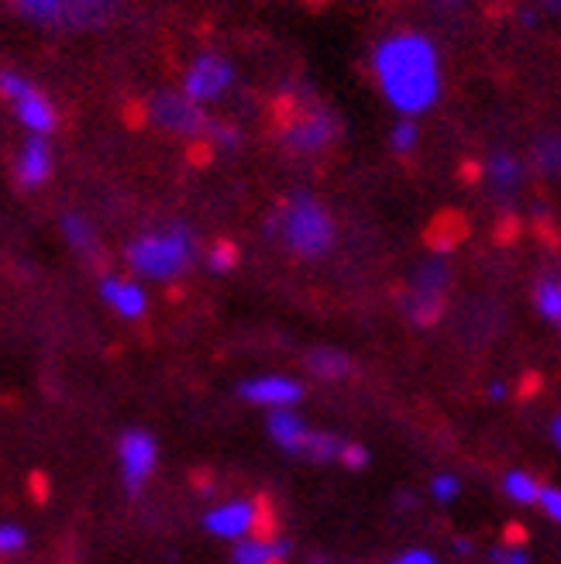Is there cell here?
Listing matches in <instances>:
<instances>
[{
  "label": "cell",
  "mask_w": 561,
  "mask_h": 564,
  "mask_svg": "<svg viewBox=\"0 0 561 564\" xmlns=\"http://www.w3.org/2000/svg\"><path fill=\"white\" fill-rule=\"evenodd\" d=\"M373 76L379 94L400 118H420L441 100V55L420 32H392L373 48Z\"/></svg>",
  "instance_id": "cell-1"
},
{
  "label": "cell",
  "mask_w": 561,
  "mask_h": 564,
  "mask_svg": "<svg viewBox=\"0 0 561 564\" xmlns=\"http://www.w3.org/2000/svg\"><path fill=\"white\" fill-rule=\"evenodd\" d=\"M196 262H201V241L196 231L186 224H162V228L142 231L128 241L125 265L134 279H142L145 286H170L180 282Z\"/></svg>",
  "instance_id": "cell-2"
},
{
  "label": "cell",
  "mask_w": 561,
  "mask_h": 564,
  "mask_svg": "<svg viewBox=\"0 0 561 564\" xmlns=\"http://www.w3.org/2000/svg\"><path fill=\"white\" fill-rule=\"evenodd\" d=\"M269 238L283 245L293 259L317 262L331 256L334 241H338V224H334L331 210L317 200L314 193L296 189L279 204L266 224Z\"/></svg>",
  "instance_id": "cell-3"
},
{
  "label": "cell",
  "mask_w": 561,
  "mask_h": 564,
  "mask_svg": "<svg viewBox=\"0 0 561 564\" xmlns=\"http://www.w3.org/2000/svg\"><path fill=\"white\" fill-rule=\"evenodd\" d=\"M145 121L173 138H186V141H207L214 118L207 115V107L193 104L183 90H155L149 94L145 107H142Z\"/></svg>",
  "instance_id": "cell-4"
},
{
  "label": "cell",
  "mask_w": 561,
  "mask_h": 564,
  "mask_svg": "<svg viewBox=\"0 0 561 564\" xmlns=\"http://www.w3.org/2000/svg\"><path fill=\"white\" fill-rule=\"evenodd\" d=\"M0 97L11 107V115L24 128V134L52 138L60 131V110H55V104L24 73L0 69Z\"/></svg>",
  "instance_id": "cell-5"
},
{
  "label": "cell",
  "mask_w": 561,
  "mask_h": 564,
  "mask_svg": "<svg viewBox=\"0 0 561 564\" xmlns=\"http://www.w3.org/2000/svg\"><path fill=\"white\" fill-rule=\"evenodd\" d=\"M235 63L224 52H196L193 59L186 63L183 76H180V90L201 107H211L217 100H224L235 87Z\"/></svg>",
  "instance_id": "cell-6"
},
{
  "label": "cell",
  "mask_w": 561,
  "mask_h": 564,
  "mask_svg": "<svg viewBox=\"0 0 561 564\" xmlns=\"http://www.w3.org/2000/svg\"><path fill=\"white\" fill-rule=\"evenodd\" d=\"M262 520H266L262 499H224V502H214L211 510H204L201 527L214 541L238 544L245 538L262 533Z\"/></svg>",
  "instance_id": "cell-7"
},
{
  "label": "cell",
  "mask_w": 561,
  "mask_h": 564,
  "mask_svg": "<svg viewBox=\"0 0 561 564\" xmlns=\"http://www.w3.org/2000/svg\"><path fill=\"white\" fill-rule=\"evenodd\" d=\"M447 282H452V272H447V265L441 259H431L417 269L410 290L403 296V314L410 324L417 327H431L438 324L441 310H444V290Z\"/></svg>",
  "instance_id": "cell-8"
},
{
  "label": "cell",
  "mask_w": 561,
  "mask_h": 564,
  "mask_svg": "<svg viewBox=\"0 0 561 564\" xmlns=\"http://www.w3.org/2000/svg\"><path fill=\"white\" fill-rule=\"evenodd\" d=\"M115 455H118V475H121V486L138 496L145 486H149V478L155 475L159 468V441L142 431V427H128L121 437H118V447H115Z\"/></svg>",
  "instance_id": "cell-9"
},
{
  "label": "cell",
  "mask_w": 561,
  "mask_h": 564,
  "mask_svg": "<svg viewBox=\"0 0 561 564\" xmlns=\"http://www.w3.org/2000/svg\"><path fill=\"white\" fill-rule=\"evenodd\" d=\"M338 131H342V124L331 110H324V107L300 110V115L283 128V149L296 159H314L338 138Z\"/></svg>",
  "instance_id": "cell-10"
},
{
  "label": "cell",
  "mask_w": 561,
  "mask_h": 564,
  "mask_svg": "<svg viewBox=\"0 0 561 564\" xmlns=\"http://www.w3.org/2000/svg\"><path fill=\"white\" fill-rule=\"evenodd\" d=\"M97 293H100V303L110 310L115 317L134 324V321H145L149 314V286L142 279H134L131 272H104L100 282H97Z\"/></svg>",
  "instance_id": "cell-11"
},
{
  "label": "cell",
  "mask_w": 561,
  "mask_h": 564,
  "mask_svg": "<svg viewBox=\"0 0 561 564\" xmlns=\"http://www.w3.org/2000/svg\"><path fill=\"white\" fill-rule=\"evenodd\" d=\"M238 400L269 410H296V403L303 400V382L293 376H279V372H266V376H251L238 382Z\"/></svg>",
  "instance_id": "cell-12"
},
{
  "label": "cell",
  "mask_w": 561,
  "mask_h": 564,
  "mask_svg": "<svg viewBox=\"0 0 561 564\" xmlns=\"http://www.w3.org/2000/svg\"><path fill=\"white\" fill-rule=\"evenodd\" d=\"M55 155H52V138L24 134L21 149L14 155V183L21 189H42L52 180Z\"/></svg>",
  "instance_id": "cell-13"
},
{
  "label": "cell",
  "mask_w": 561,
  "mask_h": 564,
  "mask_svg": "<svg viewBox=\"0 0 561 564\" xmlns=\"http://www.w3.org/2000/svg\"><path fill=\"white\" fill-rule=\"evenodd\" d=\"M266 434H269V441L279 451H283V455L303 458L306 455V444H311L314 427L296 410H269L266 413Z\"/></svg>",
  "instance_id": "cell-14"
},
{
  "label": "cell",
  "mask_w": 561,
  "mask_h": 564,
  "mask_svg": "<svg viewBox=\"0 0 561 564\" xmlns=\"http://www.w3.org/2000/svg\"><path fill=\"white\" fill-rule=\"evenodd\" d=\"M14 18H21L32 28H45V32H69V11L73 0H8Z\"/></svg>",
  "instance_id": "cell-15"
},
{
  "label": "cell",
  "mask_w": 561,
  "mask_h": 564,
  "mask_svg": "<svg viewBox=\"0 0 561 564\" xmlns=\"http://www.w3.org/2000/svg\"><path fill=\"white\" fill-rule=\"evenodd\" d=\"M293 554V544L287 538H272V533H256L231 544V564H287Z\"/></svg>",
  "instance_id": "cell-16"
},
{
  "label": "cell",
  "mask_w": 561,
  "mask_h": 564,
  "mask_svg": "<svg viewBox=\"0 0 561 564\" xmlns=\"http://www.w3.org/2000/svg\"><path fill=\"white\" fill-rule=\"evenodd\" d=\"M60 235H63V241L69 245V251H73L76 259L100 262V256H104L100 235H97V228L83 214H63L60 217Z\"/></svg>",
  "instance_id": "cell-17"
},
{
  "label": "cell",
  "mask_w": 561,
  "mask_h": 564,
  "mask_svg": "<svg viewBox=\"0 0 561 564\" xmlns=\"http://www.w3.org/2000/svg\"><path fill=\"white\" fill-rule=\"evenodd\" d=\"M303 369L311 372L314 379H324V382H338V379L352 376L355 361H352L345 351H338V348H327V345H321V348H311V351L303 355Z\"/></svg>",
  "instance_id": "cell-18"
},
{
  "label": "cell",
  "mask_w": 561,
  "mask_h": 564,
  "mask_svg": "<svg viewBox=\"0 0 561 564\" xmlns=\"http://www.w3.org/2000/svg\"><path fill=\"white\" fill-rule=\"evenodd\" d=\"M121 0H73L69 32H100L115 21Z\"/></svg>",
  "instance_id": "cell-19"
},
{
  "label": "cell",
  "mask_w": 561,
  "mask_h": 564,
  "mask_svg": "<svg viewBox=\"0 0 561 564\" xmlns=\"http://www.w3.org/2000/svg\"><path fill=\"white\" fill-rule=\"evenodd\" d=\"M524 180V165L510 152H493L486 162V183L496 196H514Z\"/></svg>",
  "instance_id": "cell-20"
},
{
  "label": "cell",
  "mask_w": 561,
  "mask_h": 564,
  "mask_svg": "<svg viewBox=\"0 0 561 564\" xmlns=\"http://www.w3.org/2000/svg\"><path fill=\"white\" fill-rule=\"evenodd\" d=\"M503 496L517 506H535L541 499V482L527 471H507L503 475Z\"/></svg>",
  "instance_id": "cell-21"
},
{
  "label": "cell",
  "mask_w": 561,
  "mask_h": 564,
  "mask_svg": "<svg viewBox=\"0 0 561 564\" xmlns=\"http://www.w3.org/2000/svg\"><path fill=\"white\" fill-rule=\"evenodd\" d=\"M535 306H538V314L548 324H558L561 327V279H554V275L538 279V286H535Z\"/></svg>",
  "instance_id": "cell-22"
},
{
  "label": "cell",
  "mask_w": 561,
  "mask_h": 564,
  "mask_svg": "<svg viewBox=\"0 0 561 564\" xmlns=\"http://www.w3.org/2000/svg\"><path fill=\"white\" fill-rule=\"evenodd\" d=\"M345 437H338V434H331V431H317L314 427V434H311V444H306V462H338L342 458V451H345Z\"/></svg>",
  "instance_id": "cell-23"
},
{
  "label": "cell",
  "mask_w": 561,
  "mask_h": 564,
  "mask_svg": "<svg viewBox=\"0 0 561 564\" xmlns=\"http://www.w3.org/2000/svg\"><path fill=\"white\" fill-rule=\"evenodd\" d=\"M32 538H28V530L14 520H0V561H14L28 551Z\"/></svg>",
  "instance_id": "cell-24"
},
{
  "label": "cell",
  "mask_w": 561,
  "mask_h": 564,
  "mask_svg": "<svg viewBox=\"0 0 561 564\" xmlns=\"http://www.w3.org/2000/svg\"><path fill=\"white\" fill-rule=\"evenodd\" d=\"M535 165L544 176H561V134H544L535 145Z\"/></svg>",
  "instance_id": "cell-25"
},
{
  "label": "cell",
  "mask_w": 561,
  "mask_h": 564,
  "mask_svg": "<svg viewBox=\"0 0 561 564\" xmlns=\"http://www.w3.org/2000/svg\"><path fill=\"white\" fill-rule=\"evenodd\" d=\"M204 265L214 272V275H228L235 265H238V248L231 245V241H217V245H211L207 251H204Z\"/></svg>",
  "instance_id": "cell-26"
},
{
  "label": "cell",
  "mask_w": 561,
  "mask_h": 564,
  "mask_svg": "<svg viewBox=\"0 0 561 564\" xmlns=\"http://www.w3.org/2000/svg\"><path fill=\"white\" fill-rule=\"evenodd\" d=\"M420 141V128H417V118H400L397 124H392L389 131V145L397 155H410L417 149Z\"/></svg>",
  "instance_id": "cell-27"
},
{
  "label": "cell",
  "mask_w": 561,
  "mask_h": 564,
  "mask_svg": "<svg viewBox=\"0 0 561 564\" xmlns=\"http://www.w3.org/2000/svg\"><path fill=\"white\" fill-rule=\"evenodd\" d=\"M207 141H211L214 149H220V152H238L241 149V131L235 124H228V121H214Z\"/></svg>",
  "instance_id": "cell-28"
},
{
  "label": "cell",
  "mask_w": 561,
  "mask_h": 564,
  "mask_svg": "<svg viewBox=\"0 0 561 564\" xmlns=\"http://www.w3.org/2000/svg\"><path fill=\"white\" fill-rule=\"evenodd\" d=\"M458 492H462V482H458L455 475H434L431 478V496H434V502L447 506V502L458 499Z\"/></svg>",
  "instance_id": "cell-29"
},
{
  "label": "cell",
  "mask_w": 561,
  "mask_h": 564,
  "mask_svg": "<svg viewBox=\"0 0 561 564\" xmlns=\"http://www.w3.org/2000/svg\"><path fill=\"white\" fill-rule=\"evenodd\" d=\"M369 462H373V455L362 444H345V451H342V458H338V465H345L348 471H362V468H369Z\"/></svg>",
  "instance_id": "cell-30"
},
{
  "label": "cell",
  "mask_w": 561,
  "mask_h": 564,
  "mask_svg": "<svg viewBox=\"0 0 561 564\" xmlns=\"http://www.w3.org/2000/svg\"><path fill=\"white\" fill-rule=\"evenodd\" d=\"M538 506L544 510V517H548V520L561 523V489H558V486H541V499H538Z\"/></svg>",
  "instance_id": "cell-31"
},
{
  "label": "cell",
  "mask_w": 561,
  "mask_h": 564,
  "mask_svg": "<svg viewBox=\"0 0 561 564\" xmlns=\"http://www.w3.org/2000/svg\"><path fill=\"white\" fill-rule=\"evenodd\" d=\"M489 561L493 564H530V557H527V551L524 547H493L489 551Z\"/></svg>",
  "instance_id": "cell-32"
},
{
  "label": "cell",
  "mask_w": 561,
  "mask_h": 564,
  "mask_svg": "<svg viewBox=\"0 0 561 564\" xmlns=\"http://www.w3.org/2000/svg\"><path fill=\"white\" fill-rule=\"evenodd\" d=\"M389 564H438V557L431 551H424V547H410L400 557H392Z\"/></svg>",
  "instance_id": "cell-33"
},
{
  "label": "cell",
  "mask_w": 561,
  "mask_h": 564,
  "mask_svg": "<svg viewBox=\"0 0 561 564\" xmlns=\"http://www.w3.org/2000/svg\"><path fill=\"white\" fill-rule=\"evenodd\" d=\"M486 397L489 400H507V386H503V382H489L486 386Z\"/></svg>",
  "instance_id": "cell-34"
},
{
  "label": "cell",
  "mask_w": 561,
  "mask_h": 564,
  "mask_svg": "<svg viewBox=\"0 0 561 564\" xmlns=\"http://www.w3.org/2000/svg\"><path fill=\"white\" fill-rule=\"evenodd\" d=\"M548 434H551V444H554V447L561 451V413H558V416L551 420V427H548Z\"/></svg>",
  "instance_id": "cell-35"
},
{
  "label": "cell",
  "mask_w": 561,
  "mask_h": 564,
  "mask_svg": "<svg viewBox=\"0 0 561 564\" xmlns=\"http://www.w3.org/2000/svg\"><path fill=\"white\" fill-rule=\"evenodd\" d=\"M544 8L554 11V14H561V0H544Z\"/></svg>",
  "instance_id": "cell-36"
},
{
  "label": "cell",
  "mask_w": 561,
  "mask_h": 564,
  "mask_svg": "<svg viewBox=\"0 0 561 564\" xmlns=\"http://www.w3.org/2000/svg\"><path fill=\"white\" fill-rule=\"evenodd\" d=\"M441 8H458V4H465V0H438Z\"/></svg>",
  "instance_id": "cell-37"
}]
</instances>
